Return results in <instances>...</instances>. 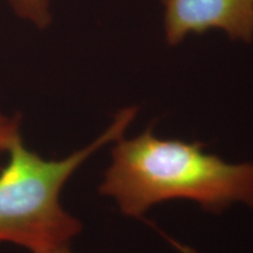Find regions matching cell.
Segmentation results:
<instances>
[{
    "instance_id": "obj_6",
    "label": "cell",
    "mask_w": 253,
    "mask_h": 253,
    "mask_svg": "<svg viewBox=\"0 0 253 253\" xmlns=\"http://www.w3.org/2000/svg\"><path fill=\"white\" fill-rule=\"evenodd\" d=\"M161 235H163L164 237H166V239L169 240V242L171 243V244H172L173 246H175V248H176L177 250H178V251L181 252V253H197V252L195 251L194 249H191V248H190V246H186V245L179 244V243H178V242H176L175 239L170 238V237H168L167 235H164V233H162V232H161Z\"/></svg>"
},
{
    "instance_id": "obj_3",
    "label": "cell",
    "mask_w": 253,
    "mask_h": 253,
    "mask_svg": "<svg viewBox=\"0 0 253 253\" xmlns=\"http://www.w3.org/2000/svg\"><path fill=\"white\" fill-rule=\"evenodd\" d=\"M164 27L169 45L189 34L220 30L232 40H253V0H163Z\"/></svg>"
},
{
    "instance_id": "obj_5",
    "label": "cell",
    "mask_w": 253,
    "mask_h": 253,
    "mask_svg": "<svg viewBox=\"0 0 253 253\" xmlns=\"http://www.w3.org/2000/svg\"><path fill=\"white\" fill-rule=\"evenodd\" d=\"M20 118L0 112V169L12 144L21 137Z\"/></svg>"
},
{
    "instance_id": "obj_7",
    "label": "cell",
    "mask_w": 253,
    "mask_h": 253,
    "mask_svg": "<svg viewBox=\"0 0 253 253\" xmlns=\"http://www.w3.org/2000/svg\"><path fill=\"white\" fill-rule=\"evenodd\" d=\"M43 253H72V252H71V250H69L68 246H62V248L50 250V251H47Z\"/></svg>"
},
{
    "instance_id": "obj_1",
    "label": "cell",
    "mask_w": 253,
    "mask_h": 253,
    "mask_svg": "<svg viewBox=\"0 0 253 253\" xmlns=\"http://www.w3.org/2000/svg\"><path fill=\"white\" fill-rule=\"evenodd\" d=\"M201 142L162 140L153 128L116 141L100 194L116 199L126 216L142 218L153 205L188 199L220 212L235 202L253 208V163L230 164L205 154Z\"/></svg>"
},
{
    "instance_id": "obj_2",
    "label": "cell",
    "mask_w": 253,
    "mask_h": 253,
    "mask_svg": "<svg viewBox=\"0 0 253 253\" xmlns=\"http://www.w3.org/2000/svg\"><path fill=\"white\" fill-rule=\"evenodd\" d=\"M136 114V107L120 110L103 134L62 160H45L28 149L23 137L18 138L0 169V244L32 253L68 246L82 224L60 203L63 186L87 158L120 140Z\"/></svg>"
},
{
    "instance_id": "obj_4",
    "label": "cell",
    "mask_w": 253,
    "mask_h": 253,
    "mask_svg": "<svg viewBox=\"0 0 253 253\" xmlns=\"http://www.w3.org/2000/svg\"><path fill=\"white\" fill-rule=\"evenodd\" d=\"M13 13L39 30H45L52 21V0H8Z\"/></svg>"
}]
</instances>
